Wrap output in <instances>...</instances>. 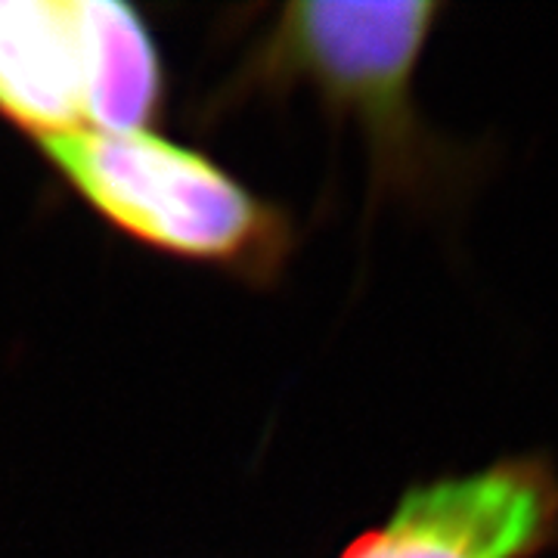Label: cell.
<instances>
[{"instance_id":"cell-1","label":"cell","mask_w":558,"mask_h":558,"mask_svg":"<svg viewBox=\"0 0 558 558\" xmlns=\"http://www.w3.org/2000/svg\"><path fill=\"white\" fill-rule=\"evenodd\" d=\"M447 3H329L279 10L248 78L319 94L363 131L376 186L422 211H453L490 168V149L438 134L416 106V72Z\"/></svg>"},{"instance_id":"cell-2","label":"cell","mask_w":558,"mask_h":558,"mask_svg":"<svg viewBox=\"0 0 558 558\" xmlns=\"http://www.w3.org/2000/svg\"><path fill=\"white\" fill-rule=\"evenodd\" d=\"M44 159L97 215L168 255L277 274L289 223L202 153L143 131H75L35 140Z\"/></svg>"},{"instance_id":"cell-3","label":"cell","mask_w":558,"mask_h":558,"mask_svg":"<svg viewBox=\"0 0 558 558\" xmlns=\"http://www.w3.org/2000/svg\"><path fill=\"white\" fill-rule=\"evenodd\" d=\"M159 102V50L131 7L0 0V116L35 140L143 131Z\"/></svg>"},{"instance_id":"cell-4","label":"cell","mask_w":558,"mask_h":558,"mask_svg":"<svg viewBox=\"0 0 558 558\" xmlns=\"http://www.w3.org/2000/svg\"><path fill=\"white\" fill-rule=\"evenodd\" d=\"M558 549V465L546 450L410 484L341 558H543Z\"/></svg>"}]
</instances>
